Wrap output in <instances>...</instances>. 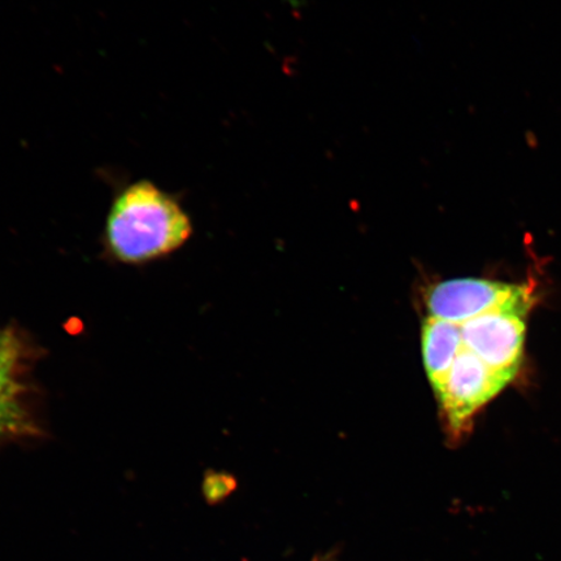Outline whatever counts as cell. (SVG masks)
Instances as JSON below:
<instances>
[{"label": "cell", "mask_w": 561, "mask_h": 561, "mask_svg": "<svg viewBox=\"0 0 561 561\" xmlns=\"http://www.w3.org/2000/svg\"><path fill=\"white\" fill-rule=\"evenodd\" d=\"M193 233L184 208L149 180L125 186L112 205L105 238L117 259L140 263L178 250Z\"/></svg>", "instance_id": "cell-1"}, {"label": "cell", "mask_w": 561, "mask_h": 561, "mask_svg": "<svg viewBox=\"0 0 561 561\" xmlns=\"http://www.w3.org/2000/svg\"><path fill=\"white\" fill-rule=\"evenodd\" d=\"M535 297L477 316L461 324L462 346L483 363L514 380L522 366L526 319Z\"/></svg>", "instance_id": "cell-2"}, {"label": "cell", "mask_w": 561, "mask_h": 561, "mask_svg": "<svg viewBox=\"0 0 561 561\" xmlns=\"http://www.w3.org/2000/svg\"><path fill=\"white\" fill-rule=\"evenodd\" d=\"M511 381V378L490 368L462 346L444 386L437 392L448 430L455 436H460L474 413L500 394Z\"/></svg>", "instance_id": "cell-3"}, {"label": "cell", "mask_w": 561, "mask_h": 561, "mask_svg": "<svg viewBox=\"0 0 561 561\" xmlns=\"http://www.w3.org/2000/svg\"><path fill=\"white\" fill-rule=\"evenodd\" d=\"M529 297H533L529 285L460 278L434 285L427 293L426 306L432 318L461 325L477 316Z\"/></svg>", "instance_id": "cell-4"}, {"label": "cell", "mask_w": 561, "mask_h": 561, "mask_svg": "<svg viewBox=\"0 0 561 561\" xmlns=\"http://www.w3.org/2000/svg\"><path fill=\"white\" fill-rule=\"evenodd\" d=\"M462 347L461 327L436 318L426 319L423 328V356L427 378L437 392Z\"/></svg>", "instance_id": "cell-5"}, {"label": "cell", "mask_w": 561, "mask_h": 561, "mask_svg": "<svg viewBox=\"0 0 561 561\" xmlns=\"http://www.w3.org/2000/svg\"><path fill=\"white\" fill-rule=\"evenodd\" d=\"M19 357L18 342L7 334L0 345V430L11 426L18 415L15 369Z\"/></svg>", "instance_id": "cell-6"}, {"label": "cell", "mask_w": 561, "mask_h": 561, "mask_svg": "<svg viewBox=\"0 0 561 561\" xmlns=\"http://www.w3.org/2000/svg\"><path fill=\"white\" fill-rule=\"evenodd\" d=\"M228 477H210L207 481L208 497L209 500H219L222 495L228 494L230 489Z\"/></svg>", "instance_id": "cell-7"}, {"label": "cell", "mask_w": 561, "mask_h": 561, "mask_svg": "<svg viewBox=\"0 0 561 561\" xmlns=\"http://www.w3.org/2000/svg\"><path fill=\"white\" fill-rule=\"evenodd\" d=\"M313 561H336V559L333 553H328V556L316 557Z\"/></svg>", "instance_id": "cell-8"}, {"label": "cell", "mask_w": 561, "mask_h": 561, "mask_svg": "<svg viewBox=\"0 0 561 561\" xmlns=\"http://www.w3.org/2000/svg\"><path fill=\"white\" fill-rule=\"evenodd\" d=\"M7 334L0 332V345H2L3 341L5 340Z\"/></svg>", "instance_id": "cell-9"}]
</instances>
